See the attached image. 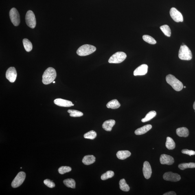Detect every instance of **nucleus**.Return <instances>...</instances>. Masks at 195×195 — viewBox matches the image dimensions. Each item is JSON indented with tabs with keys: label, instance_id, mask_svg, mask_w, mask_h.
Segmentation results:
<instances>
[{
	"label": "nucleus",
	"instance_id": "obj_34",
	"mask_svg": "<svg viewBox=\"0 0 195 195\" xmlns=\"http://www.w3.org/2000/svg\"><path fill=\"white\" fill-rule=\"evenodd\" d=\"M44 183L46 186H47V187H50V188H53L56 186L54 182L48 179L44 180Z\"/></svg>",
	"mask_w": 195,
	"mask_h": 195
},
{
	"label": "nucleus",
	"instance_id": "obj_26",
	"mask_svg": "<svg viewBox=\"0 0 195 195\" xmlns=\"http://www.w3.org/2000/svg\"><path fill=\"white\" fill-rule=\"evenodd\" d=\"M156 115V111H151L147 114L144 118L142 119V122L145 123L153 119Z\"/></svg>",
	"mask_w": 195,
	"mask_h": 195
},
{
	"label": "nucleus",
	"instance_id": "obj_6",
	"mask_svg": "<svg viewBox=\"0 0 195 195\" xmlns=\"http://www.w3.org/2000/svg\"><path fill=\"white\" fill-rule=\"evenodd\" d=\"M25 20L27 25L30 28L34 29L36 27V21L35 16L32 11L29 10L27 12L25 16Z\"/></svg>",
	"mask_w": 195,
	"mask_h": 195
},
{
	"label": "nucleus",
	"instance_id": "obj_14",
	"mask_svg": "<svg viewBox=\"0 0 195 195\" xmlns=\"http://www.w3.org/2000/svg\"><path fill=\"white\" fill-rule=\"evenodd\" d=\"M148 66L146 64H143L139 66L134 71V76H142L146 75L148 72Z\"/></svg>",
	"mask_w": 195,
	"mask_h": 195
},
{
	"label": "nucleus",
	"instance_id": "obj_29",
	"mask_svg": "<svg viewBox=\"0 0 195 195\" xmlns=\"http://www.w3.org/2000/svg\"><path fill=\"white\" fill-rule=\"evenodd\" d=\"M70 113V116L72 117H80L83 115V113L82 112L74 110H69L68 111Z\"/></svg>",
	"mask_w": 195,
	"mask_h": 195
},
{
	"label": "nucleus",
	"instance_id": "obj_40",
	"mask_svg": "<svg viewBox=\"0 0 195 195\" xmlns=\"http://www.w3.org/2000/svg\"><path fill=\"white\" fill-rule=\"evenodd\" d=\"M184 88H186V86H184Z\"/></svg>",
	"mask_w": 195,
	"mask_h": 195
},
{
	"label": "nucleus",
	"instance_id": "obj_4",
	"mask_svg": "<svg viewBox=\"0 0 195 195\" xmlns=\"http://www.w3.org/2000/svg\"><path fill=\"white\" fill-rule=\"evenodd\" d=\"M178 57L182 60H190L192 59V52L188 47L185 45H181L179 52Z\"/></svg>",
	"mask_w": 195,
	"mask_h": 195
},
{
	"label": "nucleus",
	"instance_id": "obj_35",
	"mask_svg": "<svg viewBox=\"0 0 195 195\" xmlns=\"http://www.w3.org/2000/svg\"><path fill=\"white\" fill-rule=\"evenodd\" d=\"M181 152L182 153L187 154L190 156L195 155V152L193 150L183 149L181 151Z\"/></svg>",
	"mask_w": 195,
	"mask_h": 195
},
{
	"label": "nucleus",
	"instance_id": "obj_8",
	"mask_svg": "<svg viewBox=\"0 0 195 195\" xmlns=\"http://www.w3.org/2000/svg\"><path fill=\"white\" fill-rule=\"evenodd\" d=\"M10 17L11 21L14 26H18L20 22V16L17 9L13 8L10 11Z\"/></svg>",
	"mask_w": 195,
	"mask_h": 195
},
{
	"label": "nucleus",
	"instance_id": "obj_19",
	"mask_svg": "<svg viewBox=\"0 0 195 195\" xmlns=\"http://www.w3.org/2000/svg\"><path fill=\"white\" fill-rule=\"evenodd\" d=\"M131 152L128 150L119 151L117 154V157L120 160H124L131 155Z\"/></svg>",
	"mask_w": 195,
	"mask_h": 195
},
{
	"label": "nucleus",
	"instance_id": "obj_9",
	"mask_svg": "<svg viewBox=\"0 0 195 195\" xmlns=\"http://www.w3.org/2000/svg\"><path fill=\"white\" fill-rule=\"evenodd\" d=\"M163 179L166 181L176 182L180 181L181 176L177 174L171 172L165 173L163 176Z\"/></svg>",
	"mask_w": 195,
	"mask_h": 195
},
{
	"label": "nucleus",
	"instance_id": "obj_17",
	"mask_svg": "<svg viewBox=\"0 0 195 195\" xmlns=\"http://www.w3.org/2000/svg\"><path fill=\"white\" fill-rule=\"evenodd\" d=\"M152 126L151 125L148 124L142 127L141 128H138L135 131L136 135H143L147 133L152 128Z\"/></svg>",
	"mask_w": 195,
	"mask_h": 195
},
{
	"label": "nucleus",
	"instance_id": "obj_37",
	"mask_svg": "<svg viewBox=\"0 0 195 195\" xmlns=\"http://www.w3.org/2000/svg\"><path fill=\"white\" fill-rule=\"evenodd\" d=\"M193 107L194 109L195 110V101L193 105Z\"/></svg>",
	"mask_w": 195,
	"mask_h": 195
},
{
	"label": "nucleus",
	"instance_id": "obj_20",
	"mask_svg": "<svg viewBox=\"0 0 195 195\" xmlns=\"http://www.w3.org/2000/svg\"><path fill=\"white\" fill-rule=\"evenodd\" d=\"M95 161V157L93 155H88L84 156L82 160L84 165H89L94 163Z\"/></svg>",
	"mask_w": 195,
	"mask_h": 195
},
{
	"label": "nucleus",
	"instance_id": "obj_21",
	"mask_svg": "<svg viewBox=\"0 0 195 195\" xmlns=\"http://www.w3.org/2000/svg\"><path fill=\"white\" fill-rule=\"evenodd\" d=\"M120 104L119 101L117 99H113L111 100L107 104V107L108 108H111L113 109H117L120 107Z\"/></svg>",
	"mask_w": 195,
	"mask_h": 195
},
{
	"label": "nucleus",
	"instance_id": "obj_30",
	"mask_svg": "<svg viewBox=\"0 0 195 195\" xmlns=\"http://www.w3.org/2000/svg\"><path fill=\"white\" fill-rule=\"evenodd\" d=\"M97 134L96 132L94 130H91L84 134V137L86 139H94L97 137Z\"/></svg>",
	"mask_w": 195,
	"mask_h": 195
},
{
	"label": "nucleus",
	"instance_id": "obj_5",
	"mask_svg": "<svg viewBox=\"0 0 195 195\" xmlns=\"http://www.w3.org/2000/svg\"><path fill=\"white\" fill-rule=\"evenodd\" d=\"M126 55L123 52H117L113 54L108 60L110 63H120L126 59Z\"/></svg>",
	"mask_w": 195,
	"mask_h": 195
},
{
	"label": "nucleus",
	"instance_id": "obj_10",
	"mask_svg": "<svg viewBox=\"0 0 195 195\" xmlns=\"http://www.w3.org/2000/svg\"><path fill=\"white\" fill-rule=\"evenodd\" d=\"M170 14L171 17L174 21L177 23L183 21V16L182 14L174 7H172L171 8L170 11Z\"/></svg>",
	"mask_w": 195,
	"mask_h": 195
},
{
	"label": "nucleus",
	"instance_id": "obj_25",
	"mask_svg": "<svg viewBox=\"0 0 195 195\" xmlns=\"http://www.w3.org/2000/svg\"><path fill=\"white\" fill-rule=\"evenodd\" d=\"M63 183L66 187L75 189L76 187V182L72 178L66 179L63 181Z\"/></svg>",
	"mask_w": 195,
	"mask_h": 195
},
{
	"label": "nucleus",
	"instance_id": "obj_16",
	"mask_svg": "<svg viewBox=\"0 0 195 195\" xmlns=\"http://www.w3.org/2000/svg\"><path fill=\"white\" fill-rule=\"evenodd\" d=\"M115 124V121L114 120L105 121L102 125V128L107 131H111L113 127Z\"/></svg>",
	"mask_w": 195,
	"mask_h": 195
},
{
	"label": "nucleus",
	"instance_id": "obj_11",
	"mask_svg": "<svg viewBox=\"0 0 195 195\" xmlns=\"http://www.w3.org/2000/svg\"><path fill=\"white\" fill-rule=\"evenodd\" d=\"M17 73L15 68L11 67L7 69L6 71V78L11 83H14L15 82L16 78H17Z\"/></svg>",
	"mask_w": 195,
	"mask_h": 195
},
{
	"label": "nucleus",
	"instance_id": "obj_7",
	"mask_svg": "<svg viewBox=\"0 0 195 195\" xmlns=\"http://www.w3.org/2000/svg\"><path fill=\"white\" fill-rule=\"evenodd\" d=\"M26 174L24 172H20L18 173L12 181L11 186L13 188H17L23 183L25 180Z\"/></svg>",
	"mask_w": 195,
	"mask_h": 195
},
{
	"label": "nucleus",
	"instance_id": "obj_36",
	"mask_svg": "<svg viewBox=\"0 0 195 195\" xmlns=\"http://www.w3.org/2000/svg\"><path fill=\"white\" fill-rule=\"evenodd\" d=\"M163 195H176V194L173 191H171V192L165 193L163 194Z\"/></svg>",
	"mask_w": 195,
	"mask_h": 195
},
{
	"label": "nucleus",
	"instance_id": "obj_24",
	"mask_svg": "<svg viewBox=\"0 0 195 195\" xmlns=\"http://www.w3.org/2000/svg\"><path fill=\"white\" fill-rule=\"evenodd\" d=\"M119 185L120 188L124 192H128L130 190V187L124 179H121L120 181Z\"/></svg>",
	"mask_w": 195,
	"mask_h": 195
},
{
	"label": "nucleus",
	"instance_id": "obj_38",
	"mask_svg": "<svg viewBox=\"0 0 195 195\" xmlns=\"http://www.w3.org/2000/svg\"><path fill=\"white\" fill-rule=\"evenodd\" d=\"M53 82V83H55V82Z\"/></svg>",
	"mask_w": 195,
	"mask_h": 195
},
{
	"label": "nucleus",
	"instance_id": "obj_32",
	"mask_svg": "<svg viewBox=\"0 0 195 195\" xmlns=\"http://www.w3.org/2000/svg\"><path fill=\"white\" fill-rule=\"evenodd\" d=\"M114 175V172L113 171H108L105 173L103 174L101 176V179L103 180H105L108 179V178L113 177Z\"/></svg>",
	"mask_w": 195,
	"mask_h": 195
},
{
	"label": "nucleus",
	"instance_id": "obj_28",
	"mask_svg": "<svg viewBox=\"0 0 195 195\" xmlns=\"http://www.w3.org/2000/svg\"><path fill=\"white\" fill-rule=\"evenodd\" d=\"M160 28L165 36L170 37L171 36V30L170 27L168 25H164L161 26Z\"/></svg>",
	"mask_w": 195,
	"mask_h": 195
},
{
	"label": "nucleus",
	"instance_id": "obj_18",
	"mask_svg": "<svg viewBox=\"0 0 195 195\" xmlns=\"http://www.w3.org/2000/svg\"><path fill=\"white\" fill-rule=\"evenodd\" d=\"M176 134L180 137H187L189 135V131L185 127H181L177 128L176 130Z\"/></svg>",
	"mask_w": 195,
	"mask_h": 195
},
{
	"label": "nucleus",
	"instance_id": "obj_31",
	"mask_svg": "<svg viewBox=\"0 0 195 195\" xmlns=\"http://www.w3.org/2000/svg\"><path fill=\"white\" fill-rule=\"evenodd\" d=\"M143 39L145 41L152 45H154L156 43V40L153 37L150 36L145 35L143 36Z\"/></svg>",
	"mask_w": 195,
	"mask_h": 195
},
{
	"label": "nucleus",
	"instance_id": "obj_39",
	"mask_svg": "<svg viewBox=\"0 0 195 195\" xmlns=\"http://www.w3.org/2000/svg\"><path fill=\"white\" fill-rule=\"evenodd\" d=\"M74 106V104H73L72 106Z\"/></svg>",
	"mask_w": 195,
	"mask_h": 195
},
{
	"label": "nucleus",
	"instance_id": "obj_1",
	"mask_svg": "<svg viewBox=\"0 0 195 195\" xmlns=\"http://www.w3.org/2000/svg\"><path fill=\"white\" fill-rule=\"evenodd\" d=\"M56 77V70L52 67H49L44 72L42 76V82L45 85L50 84L54 82Z\"/></svg>",
	"mask_w": 195,
	"mask_h": 195
},
{
	"label": "nucleus",
	"instance_id": "obj_27",
	"mask_svg": "<svg viewBox=\"0 0 195 195\" xmlns=\"http://www.w3.org/2000/svg\"><path fill=\"white\" fill-rule=\"evenodd\" d=\"M178 168L180 170H183L187 168H195V163H183L178 165Z\"/></svg>",
	"mask_w": 195,
	"mask_h": 195
},
{
	"label": "nucleus",
	"instance_id": "obj_33",
	"mask_svg": "<svg viewBox=\"0 0 195 195\" xmlns=\"http://www.w3.org/2000/svg\"><path fill=\"white\" fill-rule=\"evenodd\" d=\"M71 167L68 166H62L58 169V172L60 174H64L71 171Z\"/></svg>",
	"mask_w": 195,
	"mask_h": 195
},
{
	"label": "nucleus",
	"instance_id": "obj_3",
	"mask_svg": "<svg viewBox=\"0 0 195 195\" xmlns=\"http://www.w3.org/2000/svg\"><path fill=\"white\" fill-rule=\"evenodd\" d=\"M96 50V48L94 46L86 44L79 47L76 53L79 56H86L92 54Z\"/></svg>",
	"mask_w": 195,
	"mask_h": 195
},
{
	"label": "nucleus",
	"instance_id": "obj_2",
	"mask_svg": "<svg viewBox=\"0 0 195 195\" xmlns=\"http://www.w3.org/2000/svg\"><path fill=\"white\" fill-rule=\"evenodd\" d=\"M166 82L172 86L175 91H181L183 88V85L180 81L173 75H168L166 77Z\"/></svg>",
	"mask_w": 195,
	"mask_h": 195
},
{
	"label": "nucleus",
	"instance_id": "obj_22",
	"mask_svg": "<svg viewBox=\"0 0 195 195\" xmlns=\"http://www.w3.org/2000/svg\"><path fill=\"white\" fill-rule=\"evenodd\" d=\"M165 146L168 149L173 150L175 148V143L171 138L168 137L167 138Z\"/></svg>",
	"mask_w": 195,
	"mask_h": 195
},
{
	"label": "nucleus",
	"instance_id": "obj_23",
	"mask_svg": "<svg viewBox=\"0 0 195 195\" xmlns=\"http://www.w3.org/2000/svg\"><path fill=\"white\" fill-rule=\"evenodd\" d=\"M24 47L27 52H30L32 50L33 46L32 43L30 40L27 38H24L23 40Z\"/></svg>",
	"mask_w": 195,
	"mask_h": 195
},
{
	"label": "nucleus",
	"instance_id": "obj_12",
	"mask_svg": "<svg viewBox=\"0 0 195 195\" xmlns=\"http://www.w3.org/2000/svg\"><path fill=\"white\" fill-rule=\"evenodd\" d=\"M143 176L146 179H149L151 177L152 168L150 163L148 161H145L143 163Z\"/></svg>",
	"mask_w": 195,
	"mask_h": 195
},
{
	"label": "nucleus",
	"instance_id": "obj_13",
	"mask_svg": "<svg viewBox=\"0 0 195 195\" xmlns=\"http://www.w3.org/2000/svg\"><path fill=\"white\" fill-rule=\"evenodd\" d=\"M160 161L162 165H171L174 163V160L172 156L165 154H162L160 156Z\"/></svg>",
	"mask_w": 195,
	"mask_h": 195
},
{
	"label": "nucleus",
	"instance_id": "obj_15",
	"mask_svg": "<svg viewBox=\"0 0 195 195\" xmlns=\"http://www.w3.org/2000/svg\"><path fill=\"white\" fill-rule=\"evenodd\" d=\"M54 104L59 106L62 107H70L72 106L71 101L61 98H57L54 101Z\"/></svg>",
	"mask_w": 195,
	"mask_h": 195
}]
</instances>
